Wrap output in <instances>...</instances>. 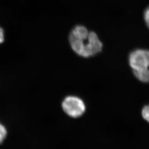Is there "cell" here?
<instances>
[{
    "instance_id": "obj_1",
    "label": "cell",
    "mask_w": 149,
    "mask_h": 149,
    "mask_svg": "<svg viewBox=\"0 0 149 149\" xmlns=\"http://www.w3.org/2000/svg\"><path fill=\"white\" fill-rule=\"evenodd\" d=\"M69 39L72 49L84 58L94 56L102 50V43L97 34L89 32L83 26H75L70 32Z\"/></svg>"
},
{
    "instance_id": "obj_2",
    "label": "cell",
    "mask_w": 149,
    "mask_h": 149,
    "mask_svg": "<svg viewBox=\"0 0 149 149\" xmlns=\"http://www.w3.org/2000/svg\"><path fill=\"white\" fill-rule=\"evenodd\" d=\"M62 108L66 114L74 118L81 116L86 111L84 101L76 96H68L65 97L62 101Z\"/></svg>"
},
{
    "instance_id": "obj_3",
    "label": "cell",
    "mask_w": 149,
    "mask_h": 149,
    "mask_svg": "<svg viewBox=\"0 0 149 149\" xmlns=\"http://www.w3.org/2000/svg\"><path fill=\"white\" fill-rule=\"evenodd\" d=\"M129 63L133 70L148 69L149 67V50L138 49L130 54Z\"/></svg>"
},
{
    "instance_id": "obj_4",
    "label": "cell",
    "mask_w": 149,
    "mask_h": 149,
    "mask_svg": "<svg viewBox=\"0 0 149 149\" xmlns=\"http://www.w3.org/2000/svg\"><path fill=\"white\" fill-rule=\"evenodd\" d=\"M133 72L135 77L141 82L149 83V69L133 70Z\"/></svg>"
},
{
    "instance_id": "obj_5",
    "label": "cell",
    "mask_w": 149,
    "mask_h": 149,
    "mask_svg": "<svg viewBox=\"0 0 149 149\" xmlns=\"http://www.w3.org/2000/svg\"><path fill=\"white\" fill-rule=\"evenodd\" d=\"M7 131L6 127L0 123V144L2 143L7 136Z\"/></svg>"
},
{
    "instance_id": "obj_6",
    "label": "cell",
    "mask_w": 149,
    "mask_h": 149,
    "mask_svg": "<svg viewBox=\"0 0 149 149\" xmlns=\"http://www.w3.org/2000/svg\"><path fill=\"white\" fill-rule=\"evenodd\" d=\"M142 116L144 119L149 123V105L145 106L142 109Z\"/></svg>"
},
{
    "instance_id": "obj_7",
    "label": "cell",
    "mask_w": 149,
    "mask_h": 149,
    "mask_svg": "<svg viewBox=\"0 0 149 149\" xmlns=\"http://www.w3.org/2000/svg\"><path fill=\"white\" fill-rule=\"evenodd\" d=\"M144 18L147 26L149 28V6H148L144 13Z\"/></svg>"
},
{
    "instance_id": "obj_8",
    "label": "cell",
    "mask_w": 149,
    "mask_h": 149,
    "mask_svg": "<svg viewBox=\"0 0 149 149\" xmlns=\"http://www.w3.org/2000/svg\"><path fill=\"white\" fill-rule=\"evenodd\" d=\"M4 31L3 29L0 27V44L3 43L4 41Z\"/></svg>"
}]
</instances>
